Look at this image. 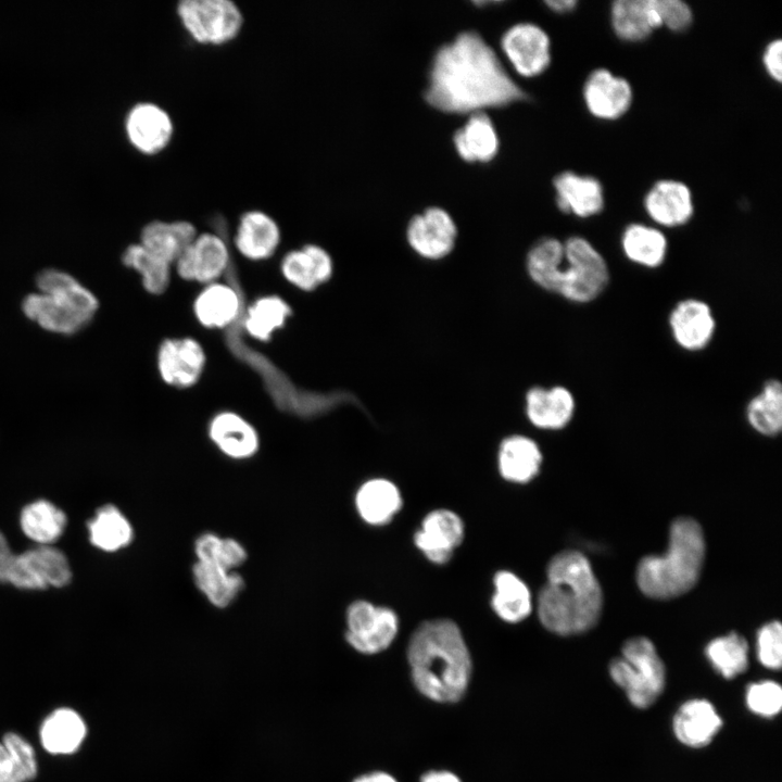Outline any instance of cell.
Wrapping results in <instances>:
<instances>
[{"label":"cell","instance_id":"b9f144b4","mask_svg":"<svg viewBox=\"0 0 782 782\" xmlns=\"http://www.w3.org/2000/svg\"><path fill=\"white\" fill-rule=\"evenodd\" d=\"M123 263L137 270L144 289L152 294L163 293L171 280V265L141 243L130 244L124 252Z\"/></svg>","mask_w":782,"mask_h":782},{"label":"cell","instance_id":"4dcf8cb0","mask_svg":"<svg viewBox=\"0 0 782 782\" xmlns=\"http://www.w3.org/2000/svg\"><path fill=\"white\" fill-rule=\"evenodd\" d=\"M86 733V724L76 711L59 708L43 720L40 742L51 754H72L78 749Z\"/></svg>","mask_w":782,"mask_h":782},{"label":"cell","instance_id":"7dc6e473","mask_svg":"<svg viewBox=\"0 0 782 782\" xmlns=\"http://www.w3.org/2000/svg\"><path fill=\"white\" fill-rule=\"evenodd\" d=\"M660 25L672 31L685 30L692 23L693 13L681 0H655Z\"/></svg>","mask_w":782,"mask_h":782},{"label":"cell","instance_id":"816d5d0a","mask_svg":"<svg viewBox=\"0 0 782 782\" xmlns=\"http://www.w3.org/2000/svg\"><path fill=\"white\" fill-rule=\"evenodd\" d=\"M420 782H461V780L449 771H430L422 775Z\"/></svg>","mask_w":782,"mask_h":782},{"label":"cell","instance_id":"f546056e","mask_svg":"<svg viewBox=\"0 0 782 782\" xmlns=\"http://www.w3.org/2000/svg\"><path fill=\"white\" fill-rule=\"evenodd\" d=\"M193 310L203 326L224 328L241 314V298L235 287L212 282L197 297Z\"/></svg>","mask_w":782,"mask_h":782},{"label":"cell","instance_id":"836d02e7","mask_svg":"<svg viewBox=\"0 0 782 782\" xmlns=\"http://www.w3.org/2000/svg\"><path fill=\"white\" fill-rule=\"evenodd\" d=\"M494 586L491 604L501 619L516 623L528 617L532 608L531 593L520 578L502 570L494 577Z\"/></svg>","mask_w":782,"mask_h":782},{"label":"cell","instance_id":"7402d4cb","mask_svg":"<svg viewBox=\"0 0 782 782\" xmlns=\"http://www.w3.org/2000/svg\"><path fill=\"white\" fill-rule=\"evenodd\" d=\"M280 236L279 226L272 216L260 210H251L239 219L235 244L247 258L262 261L276 252Z\"/></svg>","mask_w":782,"mask_h":782},{"label":"cell","instance_id":"ffe728a7","mask_svg":"<svg viewBox=\"0 0 782 782\" xmlns=\"http://www.w3.org/2000/svg\"><path fill=\"white\" fill-rule=\"evenodd\" d=\"M557 207L586 218L597 215L604 207V192L601 182L592 177L566 171L553 181Z\"/></svg>","mask_w":782,"mask_h":782},{"label":"cell","instance_id":"d6a6232c","mask_svg":"<svg viewBox=\"0 0 782 782\" xmlns=\"http://www.w3.org/2000/svg\"><path fill=\"white\" fill-rule=\"evenodd\" d=\"M621 248L630 262L643 267L656 268L666 258L668 242L659 229L634 223L625 228L621 235Z\"/></svg>","mask_w":782,"mask_h":782},{"label":"cell","instance_id":"cb8c5ba5","mask_svg":"<svg viewBox=\"0 0 782 782\" xmlns=\"http://www.w3.org/2000/svg\"><path fill=\"white\" fill-rule=\"evenodd\" d=\"M332 269V261L328 252L313 243L290 251L281 262L285 278L303 291H313L328 281Z\"/></svg>","mask_w":782,"mask_h":782},{"label":"cell","instance_id":"3957f363","mask_svg":"<svg viewBox=\"0 0 782 782\" xmlns=\"http://www.w3.org/2000/svg\"><path fill=\"white\" fill-rule=\"evenodd\" d=\"M408 663L416 688L428 698L452 703L465 693L471 672L463 634L449 619L425 621L411 636Z\"/></svg>","mask_w":782,"mask_h":782},{"label":"cell","instance_id":"60d3db41","mask_svg":"<svg viewBox=\"0 0 782 782\" xmlns=\"http://www.w3.org/2000/svg\"><path fill=\"white\" fill-rule=\"evenodd\" d=\"M705 654L712 667L727 679L744 672L748 666L747 642L734 632L710 641Z\"/></svg>","mask_w":782,"mask_h":782},{"label":"cell","instance_id":"9a60e30c","mask_svg":"<svg viewBox=\"0 0 782 782\" xmlns=\"http://www.w3.org/2000/svg\"><path fill=\"white\" fill-rule=\"evenodd\" d=\"M632 99L629 81L606 68L593 71L583 85L585 106L598 119L614 121L625 115Z\"/></svg>","mask_w":782,"mask_h":782},{"label":"cell","instance_id":"30bf717a","mask_svg":"<svg viewBox=\"0 0 782 782\" xmlns=\"http://www.w3.org/2000/svg\"><path fill=\"white\" fill-rule=\"evenodd\" d=\"M65 555L50 545H39L15 556L8 582L22 589L63 586L71 580Z\"/></svg>","mask_w":782,"mask_h":782},{"label":"cell","instance_id":"5bb4252c","mask_svg":"<svg viewBox=\"0 0 782 782\" xmlns=\"http://www.w3.org/2000/svg\"><path fill=\"white\" fill-rule=\"evenodd\" d=\"M229 261L225 241L218 235L203 232L195 237L174 263L182 279L212 283L226 272Z\"/></svg>","mask_w":782,"mask_h":782},{"label":"cell","instance_id":"44dd1931","mask_svg":"<svg viewBox=\"0 0 782 782\" xmlns=\"http://www.w3.org/2000/svg\"><path fill=\"white\" fill-rule=\"evenodd\" d=\"M576 409L573 394L563 386L533 387L526 394V414L530 422L545 430H558L572 419Z\"/></svg>","mask_w":782,"mask_h":782},{"label":"cell","instance_id":"603a6c76","mask_svg":"<svg viewBox=\"0 0 782 782\" xmlns=\"http://www.w3.org/2000/svg\"><path fill=\"white\" fill-rule=\"evenodd\" d=\"M722 726V719L714 705L706 699H691L677 710L672 729L684 745L703 747L711 742Z\"/></svg>","mask_w":782,"mask_h":782},{"label":"cell","instance_id":"7a4b0ae2","mask_svg":"<svg viewBox=\"0 0 782 782\" xmlns=\"http://www.w3.org/2000/svg\"><path fill=\"white\" fill-rule=\"evenodd\" d=\"M602 607V589L588 558L577 551L555 555L538 597L541 623L560 635L581 633L595 626Z\"/></svg>","mask_w":782,"mask_h":782},{"label":"cell","instance_id":"277c9868","mask_svg":"<svg viewBox=\"0 0 782 782\" xmlns=\"http://www.w3.org/2000/svg\"><path fill=\"white\" fill-rule=\"evenodd\" d=\"M705 558V539L698 522L677 518L663 555L643 557L636 568V582L645 595L671 598L690 591L698 580Z\"/></svg>","mask_w":782,"mask_h":782},{"label":"cell","instance_id":"8992f818","mask_svg":"<svg viewBox=\"0 0 782 782\" xmlns=\"http://www.w3.org/2000/svg\"><path fill=\"white\" fill-rule=\"evenodd\" d=\"M621 652V657L610 661L609 674L626 692L633 706L647 708L655 703L665 688L664 663L653 642L645 636L629 639Z\"/></svg>","mask_w":782,"mask_h":782},{"label":"cell","instance_id":"52a82bcc","mask_svg":"<svg viewBox=\"0 0 782 782\" xmlns=\"http://www.w3.org/2000/svg\"><path fill=\"white\" fill-rule=\"evenodd\" d=\"M608 281V265L589 240L572 236L564 242L555 293L570 302L589 303L606 289Z\"/></svg>","mask_w":782,"mask_h":782},{"label":"cell","instance_id":"5b68a950","mask_svg":"<svg viewBox=\"0 0 782 782\" xmlns=\"http://www.w3.org/2000/svg\"><path fill=\"white\" fill-rule=\"evenodd\" d=\"M39 293L28 294L24 314L41 328L71 335L86 326L98 310L96 295L70 274L45 269L36 279Z\"/></svg>","mask_w":782,"mask_h":782},{"label":"cell","instance_id":"ac0fdd59","mask_svg":"<svg viewBox=\"0 0 782 782\" xmlns=\"http://www.w3.org/2000/svg\"><path fill=\"white\" fill-rule=\"evenodd\" d=\"M464 538L461 517L449 509L430 512L415 533L414 542L422 554L434 564L446 563Z\"/></svg>","mask_w":782,"mask_h":782},{"label":"cell","instance_id":"74e56055","mask_svg":"<svg viewBox=\"0 0 782 782\" xmlns=\"http://www.w3.org/2000/svg\"><path fill=\"white\" fill-rule=\"evenodd\" d=\"M91 543L106 552L117 551L128 545L133 539V528L125 516L113 505L98 509L88 522Z\"/></svg>","mask_w":782,"mask_h":782},{"label":"cell","instance_id":"1f68e13d","mask_svg":"<svg viewBox=\"0 0 782 782\" xmlns=\"http://www.w3.org/2000/svg\"><path fill=\"white\" fill-rule=\"evenodd\" d=\"M402 506L399 489L386 479L366 481L357 491L356 507L368 524L381 526L389 522Z\"/></svg>","mask_w":782,"mask_h":782},{"label":"cell","instance_id":"8d00e7d4","mask_svg":"<svg viewBox=\"0 0 782 782\" xmlns=\"http://www.w3.org/2000/svg\"><path fill=\"white\" fill-rule=\"evenodd\" d=\"M192 572L199 590L216 607L228 606L243 588L239 575L216 565L197 562Z\"/></svg>","mask_w":782,"mask_h":782},{"label":"cell","instance_id":"2e32d148","mask_svg":"<svg viewBox=\"0 0 782 782\" xmlns=\"http://www.w3.org/2000/svg\"><path fill=\"white\" fill-rule=\"evenodd\" d=\"M205 354L192 338L166 339L157 352V368L162 379L174 387L194 384L204 368Z\"/></svg>","mask_w":782,"mask_h":782},{"label":"cell","instance_id":"e575fe53","mask_svg":"<svg viewBox=\"0 0 782 782\" xmlns=\"http://www.w3.org/2000/svg\"><path fill=\"white\" fill-rule=\"evenodd\" d=\"M748 424L758 433L777 436L782 429V386L777 379L767 380L758 394L747 404Z\"/></svg>","mask_w":782,"mask_h":782},{"label":"cell","instance_id":"f35d334b","mask_svg":"<svg viewBox=\"0 0 782 782\" xmlns=\"http://www.w3.org/2000/svg\"><path fill=\"white\" fill-rule=\"evenodd\" d=\"M291 308L278 295H266L254 301L247 310L243 325L248 333L261 341H268L277 329L283 327Z\"/></svg>","mask_w":782,"mask_h":782},{"label":"cell","instance_id":"6da1fadb","mask_svg":"<svg viewBox=\"0 0 782 782\" xmlns=\"http://www.w3.org/2000/svg\"><path fill=\"white\" fill-rule=\"evenodd\" d=\"M433 108L476 113L525 98L499 56L476 31H463L436 53L425 93Z\"/></svg>","mask_w":782,"mask_h":782},{"label":"cell","instance_id":"681fc988","mask_svg":"<svg viewBox=\"0 0 782 782\" xmlns=\"http://www.w3.org/2000/svg\"><path fill=\"white\" fill-rule=\"evenodd\" d=\"M15 556L5 537L0 532V582H8Z\"/></svg>","mask_w":782,"mask_h":782},{"label":"cell","instance_id":"d4e9b609","mask_svg":"<svg viewBox=\"0 0 782 782\" xmlns=\"http://www.w3.org/2000/svg\"><path fill=\"white\" fill-rule=\"evenodd\" d=\"M610 22L617 37L629 42L642 41L661 26L655 0H617Z\"/></svg>","mask_w":782,"mask_h":782},{"label":"cell","instance_id":"f6af8a7d","mask_svg":"<svg viewBox=\"0 0 782 782\" xmlns=\"http://www.w3.org/2000/svg\"><path fill=\"white\" fill-rule=\"evenodd\" d=\"M2 745L23 782L34 779L37 773V762L31 745L16 733L5 734Z\"/></svg>","mask_w":782,"mask_h":782},{"label":"cell","instance_id":"ab89813d","mask_svg":"<svg viewBox=\"0 0 782 782\" xmlns=\"http://www.w3.org/2000/svg\"><path fill=\"white\" fill-rule=\"evenodd\" d=\"M563 261L564 243L555 238H543L530 249L527 270L539 287L554 293Z\"/></svg>","mask_w":782,"mask_h":782},{"label":"cell","instance_id":"4316f807","mask_svg":"<svg viewBox=\"0 0 782 782\" xmlns=\"http://www.w3.org/2000/svg\"><path fill=\"white\" fill-rule=\"evenodd\" d=\"M212 441L232 458H248L258 447V437L251 424L232 412L216 415L209 429Z\"/></svg>","mask_w":782,"mask_h":782},{"label":"cell","instance_id":"9c48e42d","mask_svg":"<svg viewBox=\"0 0 782 782\" xmlns=\"http://www.w3.org/2000/svg\"><path fill=\"white\" fill-rule=\"evenodd\" d=\"M346 625V642L363 654L382 652L399 630V619L392 609L366 601H356L349 606Z\"/></svg>","mask_w":782,"mask_h":782},{"label":"cell","instance_id":"d6986e66","mask_svg":"<svg viewBox=\"0 0 782 782\" xmlns=\"http://www.w3.org/2000/svg\"><path fill=\"white\" fill-rule=\"evenodd\" d=\"M647 215L658 225L678 227L693 216L694 204L690 188L678 180L655 182L644 197Z\"/></svg>","mask_w":782,"mask_h":782},{"label":"cell","instance_id":"7bdbcfd3","mask_svg":"<svg viewBox=\"0 0 782 782\" xmlns=\"http://www.w3.org/2000/svg\"><path fill=\"white\" fill-rule=\"evenodd\" d=\"M194 550L199 563L216 565L229 571L247 558V552L238 541L220 539L212 533L198 538Z\"/></svg>","mask_w":782,"mask_h":782},{"label":"cell","instance_id":"db71d44e","mask_svg":"<svg viewBox=\"0 0 782 782\" xmlns=\"http://www.w3.org/2000/svg\"><path fill=\"white\" fill-rule=\"evenodd\" d=\"M545 4L557 13H567L572 11L576 5L577 1L575 0H553V1H546Z\"/></svg>","mask_w":782,"mask_h":782},{"label":"cell","instance_id":"8fae6325","mask_svg":"<svg viewBox=\"0 0 782 782\" xmlns=\"http://www.w3.org/2000/svg\"><path fill=\"white\" fill-rule=\"evenodd\" d=\"M501 47L520 76L535 77L550 65V37L537 24L524 22L510 26L502 36Z\"/></svg>","mask_w":782,"mask_h":782},{"label":"cell","instance_id":"f5cc1de1","mask_svg":"<svg viewBox=\"0 0 782 782\" xmlns=\"http://www.w3.org/2000/svg\"><path fill=\"white\" fill-rule=\"evenodd\" d=\"M352 782H396V780L386 772H371L362 774Z\"/></svg>","mask_w":782,"mask_h":782},{"label":"cell","instance_id":"484cf974","mask_svg":"<svg viewBox=\"0 0 782 782\" xmlns=\"http://www.w3.org/2000/svg\"><path fill=\"white\" fill-rule=\"evenodd\" d=\"M198 236L195 226L188 220H153L140 235V243L150 252L173 264Z\"/></svg>","mask_w":782,"mask_h":782},{"label":"cell","instance_id":"ee69618b","mask_svg":"<svg viewBox=\"0 0 782 782\" xmlns=\"http://www.w3.org/2000/svg\"><path fill=\"white\" fill-rule=\"evenodd\" d=\"M745 698L748 709L761 717H773L782 708V690L774 681L766 680L749 684Z\"/></svg>","mask_w":782,"mask_h":782},{"label":"cell","instance_id":"f1b7e54d","mask_svg":"<svg viewBox=\"0 0 782 782\" xmlns=\"http://www.w3.org/2000/svg\"><path fill=\"white\" fill-rule=\"evenodd\" d=\"M541 463L540 447L528 437L510 436L500 445L499 469L506 480L526 483L538 475Z\"/></svg>","mask_w":782,"mask_h":782},{"label":"cell","instance_id":"e0dca14e","mask_svg":"<svg viewBox=\"0 0 782 782\" xmlns=\"http://www.w3.org/2000/svg\"><path fill=\"white\" fill-rule=\"evenodd\" d=\"M668 323L673 340L686 351L706 348L716 330L710 306L693 298L678 302L670 312Z\"/></svg>","mask_w":782,"mask_h":782},{"label":"cell","instance_id":"4fadbf2b","mask_svg":"<svg viewBox=\"0 0 782 782\" xmlns=\"http://www.w3.org/2000/svg\"><path fill=\"white\" fill-rule=\"evenodd\" d=\"M125 127L131 144L148 155L166 149L175 131L169 113L153 102L135 104L127 114Z\"/></svg>","mask_w":782,"mask_h":782},{"label":"cell","instance_id":"f907efd6","mask_svg":"<svg viewBox=\"0 0 782 782\" xmlns=\"http://www.w3.org/2000/svg\"><path fill=\"white\" fill-rule=\"evenodd\" d=\"M0 782H23L2 744H0Z\"/></svg>","mask_w":782,"mask_h":782},{"label":"cell","instance_id":"d590c367","mask_svg":"<svg viewBox=\"0 0 782 782\" xmlns=\"http://www.w3.org/2000/svg\"><path fill=\"white\" fill-rule=\"evenodd\" d=\"M65 514L54 504L39 500L24 507L21 514L23 532L40 545H50L63 533Z\"/></svg>","mask_w":782,"mask_h":782},{"label":"cell","instance_id":"7c38bea8","mask_svg":"<svg viewBox=\"0 0 782 782\" xmlns=\"http://www.w3.org/2000/svg\"><path fill=\"white\" fill-rule=\"evenodd\" d=\"M456 237L457 227L453 217L438 206L413 216L406 230L409 247L421 257L432 261L450 254Z\"/></svg>","mask_w":782,"mask_h":782},{"label":"cell","instance_id":"bcb514c9","mask_svg":"<svg viewBox=\"0 0 782 782\" xmlns=\"http://www.w3.org/2000/svg\"><path fill=\"white\" fill-rule=\"evenodd\" d=\"M759 661L769 669H779L782 663V629L779 621L764 625L757 635Z\"/></svg>","mask_w":782,"mask_h":782},{"label":"cell","instance_id":"83f0119b","mask_svg":"<svg viewBox=\"0 0 782 782\" xmlns=\"http://www.w3.org/2000/svg\"><path fill=\"white\" fill-rule=\"evenodd\" d=\"M458 155L467 162H488L499 150V136L492 119L482 111L472 113L453 137Z\"/></svg>","mask_w":782,"mask_h":782},{"label":"cell","instance_id":"c3c4849f","mask_svg":"<svg viewBox=\"0 0 782 782\" xmlns=\"http://www.w3.org/2000/svg\"><path fill=\"white\" fill-rule=\"evenodd\" d=\"M782 41L775 39L769 42L762 54V63L768 75L775 81L782 79Z\"/></svg>","mask_w":782,"mask_h":782},{"label":"cell","instance_id":"ba28073f","mask_svg":"<svg viewBox=\"0 0 782 782\" xmlns=\"http://www.w3.org/2000/svg\"><path fill=\"white\" fill-rule=\"evenodd\" d=\"M176 12L185 30L201 45L232 41L244 22L240 8L231 0H181Z\"/></svg>","mask_w":782,"mask_h":782}]
</instances>
